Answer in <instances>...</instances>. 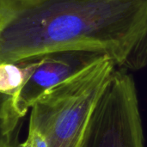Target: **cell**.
Listing matches in <instances>:
<instances>
[{"mask_svg": "<svg viewBox=\"0 0 147 147\" xmlns=\"http://www.w3.org/2000/svg\"><path fill=\"white\" fill-rule=\"evenodd\" d=\"M95 52L117 69L147 65V0H0V63Z\"/></svg>", "mask_w": 147, "mask_h": 147, "instance_id": "1", "label": "cell"}, {"mask_svg": "<svg viewBox=\"0 0 147 147\" xmlns=\"http://www.w3.org/2000/svg\"><path fill=\"white\" fill-rule=\"evenodd\" d=\"M116 69L104 56L48 89L32 105L28 126L46 136L49 147H81L96 104Z\"/></svg>", "mask_w": 147, "mask_h": 147, "instance_id": "2", "label": "cell"}, {"mask_svg": "<svg viewBox=\"0 0 147 147\" xmlns=\"http://www.w3.org/2000/svg\"><path fill=\"white\" fill-rule=\"evenodd\" d=\"M81 147H144L134 80L116 69L101 96Z\"/></svg>", "mask_w": 147, "mask_h": 147, "instance_id": "3", "label": "cell"}, {"mask_svg": "<svg viewBox=\"0 0 147 147\" xmlns=\"http://www.w3.org/2000/svg\"><path fill=\"white\" fill-rule=\"evenodd\" d=\"M102 57L104 55L89 51H65L41 57L39 66L15 98L18 112L24 117L45 91Z\"/></svg>", "mask_w": 147, "mask_h": 147, "instance_id": "4", "label": "cell"}, {"mask_svg": "<svg viewBox=\"0 0 147 147\" xmlns=\"http://www.w3.org/2000/svg\"><path fill=\"white\" fill-rule=\"evenodd\" d=\"M40 58L18 62L0 63V93L18 96L40 63Z\"/></svg>", "mask_w": 147, "mask_h": 147, "instance_id": "5", "label": "cell"}, {"mask_svg": "<svg viewBox=\"0 0 147 147\" xmlns=\"http://www.w3.org/2000/svg\"><path fill=\"white\" fill-rule=\"evenodd\" d=\"M22 118L16 107L15 97L0 93V147L18 146Z\"/></svg>", "mask_w": 147, "mask_h": 147, "instance_id": "6", "label": "cell"}, {"mask_svg": "<svg viewBox=\"0 0 147 147\" xmlns=\"http://www.w3.org/2000/svg\"><path fill=\"white\" fill-rule=\"evenodd\" d=\"M17 147H49V144L46 136L39 129L28 126L27 139Z\"/></svg>", "mask_w": 147, "mask_h": 147, "instance_id": "7", "label": "cell"}]
</instances>
